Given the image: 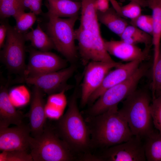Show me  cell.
<instances>
[{
  "instance_id": "1f68e13d",
  "label": "cell",
  "mask_w": 161,
  "mask_h": 161,
  "mask_svg": "<svg viewBox=\"0 0 161 161\" xmlns=\"http://www.w3.org/2000/svg\"><path fill=\"white\" fill-rule=\"evenodd\" d=\"M23 5L26 8H28L36 15L41 13L42 0H21Z\"/></svg>"
},
{
  "instance_id": "5bb4252c",
  "label": "cell",
  "mask_w": 161,
  "mask_h": 161,
  "mask_svg": "<svg viewBox=\"0 0 161 161\" xmlns=\"http://www.w3.org/2000/svg\"><path fill=\"white\" fill-rule=\"evenodd\" d=\"M43 93L39 88L33 86L30 108L27 114L31 134L33 137L41 134L46 124L47 117Z\"/></svg>"
},
{
  "instance_id": "ac0fdd59",
  "label": "cell",
  "mask_w": 161,
  "mask_h": 161,
  "mask_svg": "<svg viewBox=\"0 0 161 161\" xmlns=\"http://www.w3.org/2000/svg\"><path fill=\"white\" fill-rule=\"evenodd\" d=\"M97 15L99 21L119 37L129 24L113 7L104 12L97 10Z\"/></svg>"
},
{
  "instance_id": "d6986e66",
  "label": "cell",
  "mask_w": 161,
  "mask_h": 161,
  "mask_svg": "<svg viewBox=\"0 0 161 161\" xmlns=\"http://www.w3.org/2000/svg\"><path fill=\"white\" fill-rule=\"evenodd\" d=\"M147 7L152 11L153 23L152 44L154 47V62L157 58L161 43V0H145Z\"/></svg>"
},
{
  "instance_id": "d590c367",
  "label": "cell",
  "mask_w": 161,
  "mask_h": 161,
  "mask_svg": "<svg viewBox=\"0 0 161 161\" xmlns=\"http://www.w3.org/2000/svg\"><path fill=\"white\" fill-rule=\"evenodd\" d=\"M73 1H80V0H72Z\"/></svg>"
},
{
  "instance_id": "ffe728a7",
  "label": "cell",
  "mask_w": 161,
  "mask_h": 161,
  "mask_svg": "<svg viewBox=\"0 0 161 161\" xmlns=\"http://www.w3.org/2000/svg\"><path fill=\"white\" fill-rule=\"evenodd\" d=\"M75 39L78 46L92 52L103 51L106 50L104 39L101 35H97L79 27L75 30Z\"/></svg>"
},
{
  "instance_id": "3957f363",
  "label": "cell",
  "mask_w": 161,
  "mask_h": 161,
  "mask_svg": "<svg viewBox=\"0 0 161 161\" xmlns=\"http://www.w3.org/2000/svg\"><path fill=\"white\" fill-rule=\"evenodd\" d=\"M150 97L145 90H135L123 101L119 111L127 122L133 135L145 138L154 130Z\"/></svg>"
},
{
  "instance_id": "6da1fadb",
  "label": "cell",
  "mask_w": 161,
  "mask_h": 161,
  "mask_svg": "<svg viewBox=\"0 0 161 161\" xmlns=\"http://www.w3.org/2000/svg\"><path fill=\"white\" fill-rule=\"evenodd\" d=\"M80 80H76L74 91L69 101L66 113L58 120L55 129L60 137L73 152L81 160L90 154L92 147L89 127L86 123L77 104L78 92Z\"/></svg>"
},
{
  "instance_id": "4fadbf2b",
  "label": "cell",
  "mask_w": 161,
  "mask_h": 161,
  "mask_svg": "<svg viewBox=\"0 0 161 161\" xmlns=\"http://www.w3.org/2000/svg\"><path fill=\"white\" fill-rule=\"evenodd\" d=\"M141 62L134 61L125 64L121 63L114 69L109 71L100 87L90 96L88 103H93L106 90L129 77L138 68Z\"/></svg>"
},
{
  "instance_id": "9c48e42d",
  "label": "cell",
  "mask_w": 161,
  "mask_h": 161,
  "mask_svg": "<svg viewBox=\"0 0 161 161\" xmlns=\"http://www.w3.org/2000/svg\"><path fill=\"white\" fill-rule=\"evenodd\" d=\"M76 69V66L72 64L58 71L24 78L23 80L49 95L71 89V86L67 84V81Z\"/></svg>"
},
{
  "instance_id": "277c9868",
  "label": "cell",
  "mask_w": 161,
  "mask_h": 161,
  "mask_svg": "<svg viewBox=\"0 0 161 161\" xmlns=\"http://www.w3.org/2000/svg\"><path fill=\"white\" fill-rule=\"evenodd\" d=\"M33 161H71L78 157L60 137L56 130L46 124L43 132L30 140Z\"/></svg>"
},
{
  "instance_id": "44dd1931",
  "label": "cell",
  "mask_w": 161,
  "mask_h": 161,
  "mask_svg": "<svg viewBox=\"0 0 161 161\" xmlns=\"http://www.w3.org/2000/svg\"><path fill=\"white\" fill-rule=\"evenodd\" d=\"M65 91L49 95L45 104V112L47 117L58 120L63 114L67 103Z\"/></svg>"
},
{
  "instance_id": "f1b7e54d",
  "label": "cell",
  "mask_w": 161,
  "mask_h": 161,
  "mask_svg": "<svg viewBox=\"0 0 161 161\" xmlns=\"http://www.w3.org/2000/svg\"><path fill=\"white\" fill-rule=\"evenodd\" d=\"M0 161H33L28 151L14 150L1 151L0 153Z\"/></svg>"
},
{
  "instance_id": "484cf974",
  "label": "cell",
  "mask_w": 161,
  "mask_h": 161,
  "mask_svg": "<svg viewBox=\"0 0 161 161\" xmlns=\"http://www.w3.org/2000/svg\"><path fill=\"white\" fill-rule=\"evenodd\" d=\"M36 15L30 11L26 13L23 11L19 13L14 17L16 25L14 27L18 32L24 34L32 27L36 20Z\"/></svg>"
},
{
  "instance_id": "d4e9b609",
  "label": "cell",
  "mask_w": 161,
  "mask_h": 161,
  "mask_svg": "<svg viewBox=\"0 0 161 161\" xmlns=\"http://www.w3.org/2000/svg\"><path fill=\"white\" fill-rule=\"evenodd\" d=\"M25 9L21 0H0V15L2 18L14 17Z\"/></svg>"
},
{
  "instance_id": "8992f818",
  "label": "cell",
  "mask_w": 161,
  "mask_h": 161,
  "mask_svg": "<svg viewBox=\"0 0 161 161\" xmlns=\"http://www.w3.org/2000/svg\"><path fill=\"white\" fill-rule=\"evenodd\" d=\"M148 69L147 64L140 65L126 80L105 91L89 110V113L91 117L100 114L112 107L117 106L119 103L136 90L138 83Z\"/></svg>"
},
{
  "instance_id": "4dcf8cb0",
  "label": "cell",
  "mask_w": 161,
  "mask_h": 161,
  "mask_svg": "<svg viewBox=\"0 0 161 161\" xmlns=\"http://www.w3.org/2000/svg\"><path fill=\"white\" fill-rule=\"evenodd\" d=\"M150 108L153 124L161 133V94L153 98Z\"/></svg>"
},
{
  "instance_id": "52a82bcc",
  "label": "cell",
  "mask_w": 161,
  "mask_h": 161,
  "mask_svg": "<svg viewBox=\"0 0 161 161\" xmlns=\"http://www.w3.org/2000/svg\"><path fill=\"white\" fill-rule=\"evenodd\" d=\"M24 35L18 32L14 27L8 25L7 35L0 52L2 62L10 71L23 75L25 63V42Z\"/></svg>"
},
{
  "instance_id": "7c38bea8",
  "label": "cell",
  "mask_w": 161,
  "mask_h": 161,
  "mask_svg": "<svg viewBox=\"0 0 161 161\" xmlns=\"http://www.w3.org/2000/svg\"><path fill=\"white\" fill-rule=\"evenodd\" d=\"M31 131L29 124L24 123L13 127H0V150H30Z\"/></svg>"
},
{
  "instance_id": "7402d4cb",
  "label": "cell",
  "mask_w": 161,
  "mask_h": 161,
  "mask_svg": "<svg viewBox=\"0 0 161 161\" xmlns=\"http://www.w3.org/2000/svg\"><path fill=\"white\" fill-rule=\"evenodd\" d=\"M26 41H30L36 49L42 51H49L55 48L53 43L48 35L45 33L38 24L35 29L31 28L29 32L24 34Z\"/></svg>"
},
{
  "instance_id": "d6a6232c",
  "label": "cell",
  "mask_w": 161,
  "mask_h": 161,
  "mask_svg": "<svg viewBox=\"0 0 161 161\" xmlns=\"http://www.w3.org/2000/svg\"><path fill=\"white\" fill-rule=\"evenodd\" d=\"M8 28V25L2 24L0 26V48L4 46L6 39Z\"/></svg>"
},
{
  "instance_id": "83f0119b",
  "label": "cell",
  "mask_w": 161,
  "mask_h": 161,
  "mask_svg": "<svg viewBox=\"0 0 161 161\" xmlns=\"http://www.w3.org/2000/svg\"><path fill=\"white\" fill-rule=\"evenodd\" d=\"M142 7L137 2L131 1L125 5L120 6L117 12L124 18L131 21L142 14Z\"/></svg>"
},
{
  "instance_id": "603a6c76",
  "label": "cell",
  "mask_w": 161,
  "mask_h": 161,
  "mask_svg": "<svg viewBox=\"0 0 161 161\" xmlns=\"http://www.w3.org/2000/svg\"><path fill=\"white\" fill-rule=\"evenodd\" d=\"M119 37L121 40L127 43L135 45L143 44L146 48H150L152 43V38L151 35L129 24Z\"/></svg>"
},
{
  "instance_id": "e575fe53",
  "label": "cell",
  "mask_w": 161,
  "mask_h": 161,
  "mask_svg": "<svg viewBox=\"0 0 161 161\" xmlns=\"http://www.w3.org/2000/svg\"><path fill=\"white\" fill-rule=\"evenodd\" d=\"M130 1H133L138 3L142 7H147V4L145 0H128Z\"/></svg>"
},
{
  "instance_id": "7a4b0ae2",
  "label": "cell",
  "mask_w": 161,
  "mask_h": 161,
  "mask_svg": "<svg viewBox=\"0 0 161 161\" xmlns=\"http://www.w3.org/2000/svg\"><path fill=\"white\" fill-rule=\"evenodd\" d=\"M92 118L93 125L89 129L92 147L105 148L126 142L134 136L117 106Z\"/></svg>"
},
{
  "instance_id": "5b68a950",
  "label": "cell",
  "mask_w": 161,
  "mask_h": 161,
  "mask_svg": "<svg viewBox=\"0 0 161 161\" xmlns=\"http://www.w3.org/2000/svg\"><path fill=\"white\" fill-rule=\"evenodd\" d=\"M48 16L49 21L47 25V30L55 48L68 61L74 62L78 57L74 27L78 16L66 18Z\"/></svg>"
},
{
  "instance_id": "cb8c5ba5",
  "label": "cell",
  "mask_w": 161,
  "mask_h": 161,
  "mask_svg": "<svg viewBox=\"0 0 161 161\" xmlns=\"http://www.w3.org/2000/svg\"><path fill=\"white\" fill-rule=\"evenodd\" d=\"M145 139L144 145L146 160L161 161V133L153 131Z\"/></svg>"
},
{
  "instance_id": "30bf717a",
  "label": "cell",
  "mask_w": 161,
  "mask_h": 161,
  "mask_svg": "<svg viewBox=\"0 0 161 161\" xmlns=\"http://www.w3.org/2000/svg\"><path fill=\"white\" fill-rule=\"evenodd\" d=\"M121 64L114 61L110 62L91 61L86 65L81 85L80 104L82 106L88 103L90 96L100 87L109 71Z\"/></svg>"
},
{
  "instance_id": "836d02e7",
  "label": "cell",
  "mask_w": 161,
  "mask_h": 161,
  "mask_svg": "<svg viewBox=\"0 0 161 161\" xmlns=\"http://www.w3.org/2000/svg\"><path fill=\"white\" fill-rule=\"evenodd\" d=\"M110 0H97L96 6L97 11L104 12L107 10L109 8V2Z\"/></svg>"
},
{
  "instance_id": "f546056e",
  "label": "cell",
  "mask_w": 161,
  "mask_h": 161,
  "mask_svg": "<svg viewBox=\"0 0 161 161\" xmlns=\"http://www.w3.org/2000/svg\"><path fill=\"white\" fill-rule=\"evenodd\" d=\"M130 24L152 36L153 23L151 15L142 14L135 19L130 21Z\"/></svg>"
},
{
  "instance_id": "4316f807",
  "label": "cell",
  "mask_w": 161,
  "mask_h": 161,
  "mask_svg": "<svg viewBox=\"0 0 161 161\" xmlns=\"http://www.w3.org/2000/svg\"><path fill=\"white\" fill-rule=\"evenodd\" d=\"M152 69V89L154 98L161 94V43L158 57Z\"/></svg>"
},
{
  "instance_id": "9a60e30c",
  "label": "cell",
  "mask_w": 161,
  "mask_h": 161,
  "mask_svg": "<svg viewBox=\"0 0 161 161\" xmlns=\"http://www.w3.org/2000/svg\"><path fill=\"white\" fill-rule=\"evenodd\" d=\"M106 49L110 54L125 61H139L141 62L146 59L150 48L143 50L136 45L120 41H106L104 39Z\"/></svg>"
},
{
  "instance_id": "e0dca14e",
  "label": "cell",
  "mask_w": 161,
  "mask_h": 161,
  "mask_svg": "<svg viewBox=\"0 0 161 161\" xmlns=\"http://www.w3.org/2000/svg\"><path fill=\"white\" fill-rule=\"evenodd\" d=\"M48 16L70 18L78 16L81 10L80 1L47 0Z\"/></svg>"
},
{
  "instance_id": "8fae6325",
  "label": "cell",
  "mask_w": 161,
  "mask_h": 161,
  "mask_svg": "<svg viewBox=\"0 0 161 161\" xmlns=\"http://www.w3.org/2000/svg\"><path fill=\"white\" fill-rule=\"evenodd\" d=\"M66 61L49 51L32 49L23 78L58 71L66 67Z\"/></svg>"
},
{
  "instance_id": "ba28073f",
  "label": "cell",
  "mask_w": 161,
  "mask_h": 161,
  "mask_svg": "<svg viewBox=\"0 0 161 161\" xmlns=\"http://www.w3.org/2000/svg\"><path fill=\"white\" fill-rule=\"evenodd\" d=\"M95 161H145L146 160L144 143L133 136L123 143L105 148L100 155H95Z\"/></svg>"
},
{
  "instance_id": "2e32d148",
  "label": "cell",
  "mask_w": 161,
  "mask_h": 161,
  "mask_svg": "<svg viewBox=\"0 0 161 161\" xmlns=\"http://www.w3.org/2000/svg\"><path fill=\"white\" fill-rule=\"evenodd\" d=\"M23 114L15 108L12 102L6 86L0 89V127H9L11 124L20 125L24 123Z\"/></svg>"
}]
</instances>
